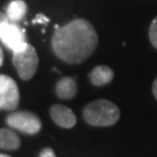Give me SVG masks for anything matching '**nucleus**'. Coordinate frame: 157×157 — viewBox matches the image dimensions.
Wrapping results in <instances>:
<instances>
[{
  "label": "nucleus",
  "instance_id": "obj_9",
  "mask_svg": "<svg viewBox=\"0 0 157 157\" xmlns=\"http://www.w3.org/2000/svg\"><path fill=\"white\" fill-rule=\"evenodd\" d=\"M55 92L61 99H72L77 94L76 80L71 77H63L57 82L55 86Z\"/></svg>",
  "mask_w": 157,
  "mask_h": 157
},
{
  "label": "nucleus",
  "instance_id": "obj_10",
  "mask_svg": "<svg viewBox=\"0 0 157 157\" xmlns=\"http://www.w3.org/2000/svg\"><path fill=\"white\" fill-rule=\"evenodd\" d=\"M27 11L28 7L23 0H12L6 8V15L11 22H17L25 17Z\"/></svg>",
  "mask_w": 157,
  "mask_h": 157
},
{
  "label": "nucleus",
  "instance_id": "obj_12",
  "mask_svg": "<svg viewBox=\"0 0 157 157\" xmlns=\"http://www.w3.org/2000/svg\"><path fill=\"white\" fill-rule=\"evenodd\" d=\"M149 40L151 44L157 49V17L152 20L150 28H149Z\"/></svg>",
  "mask_w": 157,
  "mask_h": 157
},
{
  "label": "nucleus",
  "instance_id": "obj_11",
  "mask_svg": "<svg viewBox=\"0 0 157 157\" xmlns=\"http://www.w3.org/2000/svg\"><path fill=\"white\" fill-rule=\"evenodd\" d=\"M20 147V137L12 129L0 128V149L15 150Z\"/></svg>",
  "mask_w": 157,
  "mask_h": 157
},
{
  "label": "nucleus",
  "instance_id": "obj_14",
  "mask_svg": "<svg viewBox=\"0 0 157 157\" xmlns=\"http://www.w3.org/2000/svg\"><path fill=\"white\" fill-rule=\"evenodd\" d=\"M49 22V19L43 15V14H37L35 19L33 20V23H41V25H44V23Z\"/></svg>",
  "mask_w": 157,
  "mask_h": 157
},
{
  "label": "nucleus",
  "instance_id": "obj_7",
  "mask_svg": "<svg viewBox=\"0 0 157 157\" xmlns=\"http://www.w3.org/2000/svg\"><path fill=\"white\" fill-rule=\"evenodd\" d=\"M50 117L52 121L56 124H58L62 128H72L77 124V119L75 113L64 105L55 104L50 108Z\"/></svg>",
  "mask_w": 157,
  "mask_h": 157
},
{
  "label": "nucleus",
  "instance_id": "obj_2",
  "mask_svg": "<svg viewBox=\"0 0 157 157\" xmlns=\"http://www.w3.org/2000/svg\"><path fill=\"white\" fill-rule=\"evenodd\" d=\"M83 118L91 126L108 127L118 122L120 119V109L112 101L98 99L85 106Z\"/></svg>",
  "mask_w": 157,
  "mask_h": 157
},
{
  "label": "nucleus",
  "instance_id": "obj_8",
  "mask_svg": "<svg viewBox=\"0 0 157 157\" xmlns=\"http://www.w3.org/2000/svg\"><path fill=\"white\" fill-rule=\"evenodd\" d=\"M90 82L94 86H104L114 78V71L107 65H98L90 72Z\"/></svg>",
  "mask_w": 157,
  "mask_h": 157
},
{
  "label": "nucleus",
  "instance_id": "obj_19",
  "mask_svg": "<svg viewBox=\"0 0 157 157\" xmlns=\"http://www.w3.org/2000/svg\"><path fill=\"white\" fill-rule=\"evenodd\" d=\"M0 109H1V108H0Z\"/></svg>",
  "mask_w": 157,
  "mask_h": 157
},
{
  "label": "nucleus",
  "instance_id": "obj_13",
  "mask_svg": "<svg viewBox=\"0 0 157 157\" xmlns=\"http://www.w3.org/2000/svg\"><path fill=\"white\" fill-rule=\"evenodd\" d=\"M39 157H56V155L51 148H43L40 152Z\"/></svg>",
  "mask_w": 157,
  "mask_h": 157
},
{
  "label": "nucleus",
  "instance_id": "obj_6",
  "mask_svg": "<svg viewBox=\"0 0 157 157\" xmlns=\"http://www.w3.org/2000/svg\"><path fill=\"white\" fill-rule=\"evenodd\" d=\"M20 101V92L15 80L6 75H0V108L14 111Z\"/></svg>",
  "mask_w": 157,
  "mask_h": 157
},
{
  "label": "nucleus",
  "instance_id": "obj_1",
  "mask_svg": "<svg viewBox=\"0 0 157 157\" xmlns=\"http://www.w3.org/2000/svg\"><path fill=\"white\" fill-rule=\"evenodd\" d=\"M98 35L94 27L85 19H76L56 29L51 39V48L59 59L69 64L84 62L94 52Z\"/></svg>",
  "mask_w": 157,
  "mask_h": 157
},
{
  "label": "nucleus",
  "instance_id": "obj_3",
  "mask_svg": "<svg viewBox=\"0 0 157 157\" xmlns=\"http://www.w3.org/2000/svg\"><path fill=\"white\" fill-rule=\"evenodd\" d=\"M13 65L22 80H29L34 77L39 67V56L32 44H27L22 50L13 52Z\"/></svg>",
  "mask_w": 157,
  "mask_h": 157
},
{
  "label": "nucleus",
  "instance_id": "obj_16",
  "mask_svg": "<svg viewBox=\"0 0 157 157\" xmlns=\"http://www.w3.org/2000/svg\"><path fill=\"white\" fill-rule=\"evenodd\" d=\"M152 93L155 95V98H156L157 100V78L154 80V84H152Z\"/></svg>",
  "mask_w": 157,
  "mask_h": 157
},
{
  "label": "nucleus",
  "instance_id": "obj_18",
  "mask_svg": "<svg viewBox=\"0 0 157 157\" xmlns=\"http://www.w3.org/2000/svg\"><path fill=\"white\" fill-rule=\"evenodd\" d=\"M0 157H12L10 155H6V154H0Z\"/></svg>",
  "mask_w": 157,
  "mask_h": 157
},
{
  "label": "nucleus",
  "instance_id": "obj_5",
  "mask_svg": "<svg viewBox=\"0 0 157 157\" xmlns=\"http://www.w3.org/2000/svg\"><path fill=\"white\" fill-rule=\"evenodd\" d=\"M0 40L13 52L22 50L28 44L25 36V30L15 22L7 21L0 26Z\"/></svg>",
  "mask_w": 157,
  "mask_h": 157
},
{
  "label": "nucleus",
  "instance_id": "obj_17",
  "mask_svg": "<svg viewBox=\"0 0 157 157\" xmlns=\"http://www.w3.org/2000/svg\"><path fill=\"white\" fill-rule=\"evenodd\" d=\"M4 63V51H2V48L0 47V67Z\"/></svg>",
  "mask_w": 157,
  "mask_h": 157
},
{
  "label": "nucleus",
  "instance_id": "obj_4",
  "mask_svg": "<svg viewBox=\"0 0 157 157\" xmlns=\"http://www.w3.org/2000/svg\"><path fill=\"white\" fill-rule=\"evenodd\" d=\"M6 122L11 128L17 129L19 132L28 135L37 134L42 127L39 117L28 111L11 113L6 119Z\"/></svg>",
  "mask_w": 157,
  "mask_h": 157
},
{
  "label": "nucleus",
  "instance_id": "obj_15",
  "mask_svg": "<svg viewBox=\"0 0 157 157\" xmlns=\"http://www.w3.org/2000/svg\"><path fill=\"white\" fill-rule=\"evenodd\" d=\"M7 21H10V20H8V17H7V15L0 12V26H1V25H4L5 22H7Z\"/></svg>",
  "mask_w": 157,
  "mask_h": 157
}]
</instances>
